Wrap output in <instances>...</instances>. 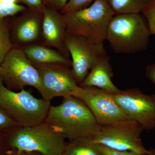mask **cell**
<instances>
[{
    "label": "cell",
    "mask_w": 155,
    "mask_h": 155,
    "mask_svg": "<svg viewBox=\"0 0 155 155\" xmlns=\"http://www.w3.org/2000/svg\"><path fill=\"white\" fill-rule=\"evenodd\" d=\"M110 61V58L107 54L100 58L79 86L94 87L113 94L119 93L120 90L116 87L112 80L113 73Z\"/></svg>",
    "instance_id": "14"
},
{
    "label": "cell",
    "mask_w": 155,
    "mask_h": 155,
    "mask_svg": "<svg viewBox=\"0 0 155 155\" xmlns=\"http://www.w3.org/2000/svg\"><path fill=\"white\" fill-rule=\"evenodd\" d=\"M69 0H42L47 7L61 12L64 9Z\"/></svg>",
    "instance_id": "25"
},
{
    "label": "cell",
    "mask_w": 155,
    "mask_h": 155,
    "mask_svg": "<svg viewBox=\"0 0 155 155\" xmlns=\"http://www.w3.org/2000/svg\"><path fill=\"white\" fill-rule=\"evenodd\" d=\"M26 10L25 6L19 4L18 0H0V19L15 16Z\"/></svg>",
    "instance_id": "19"
},
{
    "label": "cell",
    "mask_w": 155,
    "mask_h": 155,
    "mask_svg": "<svg viewBox=\"0 0 155 155\" xmlns=\"http://www.w3.org/2000/svg\"><path fill=\"white\" fill-rule=\"evenodd\" d=\"M149 0H106L115 15L140 14Z\"/></svg>",
    "instance_id": "17"
},
{
    "label": "cell",
    "mask_w": 155,
    "mask_h": 155,
    "mask_svg": "<svg viewBox=\"0 0 155 155\" xmlns=\"http://www.w3.org/2000/svg\"><path fill=\"white\" fill-rule=\"evenodd\" d=\"M146 75L155 86V64H151L147 67Z\"/></svg>",
    "instance_id": "27"
},
{
    "label": "cell",
    "mask_w": 155,
    "mask_h": 155,
    "mask_svg": "<svg viewBox=\"0 0 155 155\" xmlns=\"http://www.w3.org/2000/svg\"><path fill=\"white\" fill-rule=\"evenodd\" d=\"M73 96L83 102L101 126L131 120L109 92L94 87H80Z\"/></svg>",
    "instance_id": "9"
},
{
    "label": "cell",
    "mask_w": 155,
    "mask_h": 155,
    "mask_svg": "<svg viewBox=\"0 0 155 155\" xmlns=\"http://www.w3.org/2000/svg\"><path fill=\"white\" fill-rule=\"evenodd\" d=\"M144 129L132 120L101 126L93 141L118 150L130 151L148 155V150L143 144L140 135Z\"/></svg>",
    "instance_id": "7"
},
{
    "label": "cell",
    "mask_w": 155,
    "mask_h": 155,
    "mask_svg": "<svg viewBox=\"0 0 155 155\" xmlns=\"http://www.w3.org/2000/svg\"><path fill=\"white\" fill-rule=\"evenodd\" d=\"M51 106V101L37 98L24 88L19 92L10 90L0 80V107L19 126H34L45 122Z\"/></svg>",
    "instance_id": "5"
},
{
    "label": "cell",
    "mask_w": 155,
    "mask_h": 155,
    "mask_svg": "<svg viewBox=\"0 0 155 155\" xmlns=\"http://www.w3.org/2000/svg\"><path fill=\"white\" fill-rule=\"evenodd\" d=\"M96 0H69L61 11L62 14L82 10L91 5Z\"/></svg>",
    "instance_id": "22"
},
{
    "label": "cell",
    "mask_w": 155,
    "mask_h": 155,
    "mask_svg": "<svg viewBox=\"0 0 155 155\" xmlns=\"http://www.w3.org/2000/svg\"><path fill=\"white\" fill-rule=\"evenodd\" d=\"M19 126L8 112L0 107V133L5 134Z\"/></svg>",
    "instance_id": "21"
},
{
    "label": "cell",
    "mask_w": 155,
    "mask_h": 155,
    "mask_svg": "<svg viewBox=\"0 0 155 155\" xmlns=\"http://www.w3.org/2000/svg\"><path fill=\"white\" fill-rule=\"evenodd\" d=\"M148 150V155H155V149H150Z\"/></svg>",
    "instance_id": "29"
},
{
    "label": "cell",
    "mask_w": 155,
    "mask_h": 155,
    "mask_svg": "<svg viewBox=\"0 0 155 155\" xmlns=\"http://www.w3.org/2000/svg\"><path fill=\"white\" fill-rule=\"evenodd\" d=\"M97 144V143H96ZM99 149L104 155H148L142 154L130 151L118 150L101 144H97Z\"/></svg>",
    "instance_id": "24"
},
{
    "label": "cell",
    "mask_w": 155,
    "mask_h": 155,
    "mask_svg": "<svg viewBox=\"0 0 155 155\" xmlns=\"http://www.w3.org/2000/svg\"><path fill=\"white\" fill-rule=\"evenodd\" d=\"M27 58L33 65L61 64L71 67L72 61L55 49L41 43L22 48Z\"/></svg>",
    "instance_id": "15"
},
{
    "label": "cell",
    "mask_w": 155,
    "mask_h": 155,
    "mask_svg": "<svg viewBox=\"0 0 155 155\" xmlns=\"http://www.w3.org/2000/svg\"><path fill=\"white\" fill-rule=\"evenodd\" d=\"M10 150L5 134L0 133V155H8Z\"/></svg>",
    "instance_id": "26"
},
{
    "label": "cell",
    "mask_w": 155,
    "mask_h": 155,
    "mask_svg": "<svg viewBox=\"0 0 155 155\" xmlns=\"http://www.w3.org/2000/svg\"><path fill=\"white\" fill-rule=\"evenodd\" d=\"M34 66L38 70L40 78L38 91L45 101H51L57 97L73 96L80 89L69 66L61 64Z\"/></svg>",
    "instance_id": "8"
},
{
    "label": "cell",
    "mask_w": 155,
    "mask_h": 155,
    "mask_svg": "<svg viewBox=\"0 0 155 155\" xmlns=\"http://www.w3.org/2000/svg\"><path fill=\"white\" fill-rule=\"evenodd\" d=\"M0 80L10 90H21L27 86L38 91L40 86L38 70L22 48L14 47L0 64Z\"/></svg>",
    "instance_id": "6"
},
{
    "label": "cell",
    "mask_w": 155,
    "mask_h": 155,
    "mask_svg": "<svg viewBox=\"0 0 155 155\" xmlns=\"http://www.w3.org/2000/svg\"><path fill=\"white\" fill-rule=\"evenodd\" d=\"M114 97L129 119L144 130L155 129V94H145L140 89L134 88L120 90Z\"/></svg>",
    "instance_id": "11"
},
{
    "label": "cell",
    "mask_w": 155,
    "mask_h": 155,
    "mask_svg": "<svg viewBox=\"0 0 155 155\" xmlns=\"http://www.w3.org/2000/svg\"><path fill=\"white\" fill-rule=\"evenodd\" d=\"M18 1L19 3H22L25 5L29 10L38 13H43L46 8L42 0H18Z\"/></svg>",
    "instance_id": "23"
},
{
    "label": "cell",
    "mask_w": 155,
    "mask_h": 155,
    "mask_svg": "<svg viewBox=\"0 0 155 155\" xmlns=\"http://www.w3.org/2000/svg\"><path fill=\"white\" fill-rule=\"evenodd\" d=\"M141 13L147 22L151 34L155 35V0H149Z\"/></svg>",
    "instance_id": "20"
},
{
    "label": "cell",
    "mask_w": 155,
    "mask_h": 155,
    "mask_svg": "<svg viewBox=\"0 0 155 155\" xmlns=\"http://www.w3.org/2000/svg\"><path fill=\"white\" fill-rule=\"evenodd\" d=\"M14 47L8 25L5 19H0V64Z\"/></svg>",
    "instance_id": "18"
},
{
    "label": "cell",
    "mask_w": 155,
    "mask_h": 155,
    "mask_svg": "<svg viewBox=\"0 0 155 155\" xmlns=\"http://www.w3.org/2000/svg\"><path fill=\"white\" fill-rule=\"evenodd\" d=\"M10 149L61 155L66 138L45 122L34 126H18L5 134Z\"/></svg>",
    "instance_id": "3"
},
{
    "label": "cell",
    "mask_w": 155,
    "mask_h": 155,
    "mask_svg": "<svg viewBox=\"0 0 155 155\" xmlns=\"http://www.w3.org/2000/svg\"><path fill=\"white\" fill-rule=\"evenodd\" d=\"M65 43L72 58V74L79 85L95 63L107 52L104 43H96L84 37L67 32Z\"/></svg>",
    "instance_id": "10"
},
{
    "label": "cell",
    "mask_w": 155,
    "mask_h": 155,
    "mask_svg": "<svg viewBox=\"0 0 155 155\" xmlns=\"http://www.w3.org/2000/svg\"><path fill=\"white\" fill-rule=\"evenodd\" d=\"M26 10L13 23L11 34L14 46L22 48L41 41L43 13Z\"/></svg>",
    "instance_id": "13"
},
{
    "label": "cell",
    "mask_w": 155,
    "mask_h": 155,
    "mask_svg": "<svg viewBox=\"0 0 155 155\" xmlns=\"http://www.w3.org/2000/svg\"><path fill=\"white\" fill-rule=\"evenodd\" d=\"M8 155H43L37 152L19 151L16 150H9Z\"/></svg>",
    "instance_id": "28"
},
{
    "label": "cell",
    "mask_w": 155,
    "mask_h": 155,
    "mask_svg": "<svg viewBox=\"0 0 155 155\" xmlns=\"http://www.w3.org/2000/svg\"><path fill=\"white\" fill-rule=\"evenodd\" d=\"M67 33L96 43H104L111 19L115 15L106 0H96L82 10L63 14Z\"/></svg>",
    "instance_id": "4"
},
{
    "label": "cell",
    "mask_w": 155,
    "mask_h": 155,
    "mask_svg": "<svg viewBox=\"0 0 155 155\" xmlns=\"http://www.w3.org/2000/svg\"><path fill=\"white\" fill-rule=\"evenodd\" d=\"M150 35L146 19L140 13L116 14L108 25L106 40L115 52L134 54L147 48Z\"/></svg>",
    "instance_id": "2"
},
{
    "label": "cell",
    "mask_w": 155,
    "mask_h": 155,
    "mask_svg": "<svg viewBox=\"0 0 155 155\" xmlns=\"http://www.w3.org/2000/svg\"><path fill=\"white\" fill-rule=\"evenodd\" d=\"M45 122L69 140L94 138L101 127L86 105L74 96L51 105Z\"/></svg>",
    "instance_id": "1"
},
{
    "label": "cell",
    "mask_w": 155,
    "mask_h": 155,
    "mask_svg": "<svg viewBox=\"0 0 155 155\" xmlns=\"http://www.w3.org/2000/svg\"><path fill=\"white\" fill-rule=\"evenodd\" d=\"M61 155H104L92 138H80L67 142Z\"/></svg>",
    "instance_id": "16"
},
{
    "label": "cell",
    "mask_w": 155,
    "mask_h": 155,
    "mask_svg": "<svg viewBox=\"0 0 155 155\" xmlns=\"http://www.w3.org/2000/svg\"><path fill=\"white\" fill-rule=\"evenodd\" d=\"M67 34L64 15L61 12L46 7L43 13L41 44L53 48L70 59L65 43Z\"/></svg>",
    "instance_id": "12"
}]
</instances>
